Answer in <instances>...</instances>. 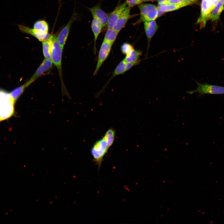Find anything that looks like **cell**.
<instances>
[{"label": "cell", "instance_id": "19", "mask_svg": "<svg viewBox=\"0 0 224 224\" xmlns=\"http://www.w3.org/2000/svg\"><path fill=\"white\" fill-rule=\"evenodd\" d=\"M142 54L141 51L134 49L125 55L124 59L126 62H140V58Z\"/></svg>", "mask_w": 224, "mask_h": 224}, {"label": "cell", "instance_id": "17", "mask_svg": "<svg viewBox=\"0 0 224 224\" xmlns=\"http://www.w3.org/2000/svg\"><path fill=\"white\" fill-rule=\"evenodd\" d=\"M54 36V35H51L48 39L42 42L43 52L45 58L51 59Z\"/></svg>", "mask_w": 224, "mask_h": 224}, {"label": "cell", "instance_id": "12", "mask_svg": "<svg viewBox=\"0 0 224 224\" xmlns=\"http://www.w3.org/2000/svg\"><path fill=\"white\" fill-rule=\"evenodd\" d=\"M130 8L127 7L123 10L113 28L118 32L119 33L131 17L130 14Z\"/></svg>", "mask_w": 224, "mask_h": 224}, {"label": "cell", "instance_id": "5", "mask_svg": "<svg viewBox=\"0 0 224 224\" xmlns=\"http://www.w3.org/2000/svg\"><path fill=\"white\" fill-rule=\"evenodd\" d=\"M197 85L196 89L187 92L189 95L197 92L199 96L205 94L220 95L224 94V87L213 85L207 83H201L196 82Z\"/></svg>", "mask_w": 224, "mask_h": 224}, {"label": "cell", "instance_id": "15", "mask_svg": "<svg viewBox=\"0 0 224 224\" xmlns=\"http://www.w3.org/2000/svg\"><path fill=\"white\" fill-rule=\"evenodd\" d=\"M91 27L94 36V51L95 55L97 51L96 42L99 35L102 31L103 27L100 21L93 16L91 23Z\"/></svg>", "mask_w": 224, "mask_h": 224}, {"label": "cell", "instance_id": "6", "mask_svg": "<svg viewBox=\"0 0 224 224\" xmlns=\"http://www.w3.org/2000/svg\"><path fill=\"white\" fill-rule=\"evenodd\" d=\"M113 44L103 40L98 53L96 65L93 73V76L96 75L105 61L109 57Z\"/></svg>", "mask_w": 224, "mask_h": 224}, {"label": "cell", "instance_id": "11", "mask_svg": "<svg viewBox=\"0 0 224 224\" xmlns=\"http://www.w3.org/2000/svg\"><path fill=\"white\" fill-rule=\"evenodd\" d=\"M88 9L92 16L95 17L100 21L103 28L107 26L109 15L101 9L100 5L97 4Z\"/></svg>", "mask_w": 224, "mask_h": 224}, {"label": "cell", "instance_id": "30", "mask_svg": "<svg viewBox=\"0 0 224 224\" xmlns=\"http://www.w3.org/2000/svg\"><path fill=\"white\" fill-rule=\"evenodd\" d=\"M184 1L190 2L193 3L196 2L198 0H183Z\"/></svg>", "mask_w": 224, "mask_h": 224}, {"label": "cell", "instance_id": "20", "mask_svg": "<svg viewBox=\"0 0 224 224\" xmlns=\"http://www.w3.org/2000/svg\"><path fill=\"white\" fill-rule=\"evenodd\" d=\"M115 130L112 128L108 129L103 137L108 147L109 148L113 145L115 136Z\"/></svg>", "mask_w": 224, "mask_h": 224}, {"label": "cell", "instance_id": "3", "mask_svg": "<svg viewBox=\"0 0 224 224\" xmlns=\"http://www.w3.org/2000/svg\"><path fill=\"white\" fill-rule=\"evenodd\" d=\"M140 11V18L134 25L141 22L155 20L158 17L159 11L155 5L149 3H141L138 6Z\"/></svg>", "mask_w": 224, "mask_h": 224}, {"label": "cell", "instance_id": "4", "mask_svg": "<svg viewBox=\"0 0 224 224\" xmlns=\"http://www.w3.org/2000/svg\"><path fill=\"white\" fill-rule=\"evenodd\" d=\"M109 149L103 138L96 141L91 147V152L93 161L99 167H100L103 157Z\"/></svg>", "mask_w": 224, "mask_h": 224}, {"label": "cell", "instance_id": "18", "mask_svg": "<svg viewBox=\"0 0 224 224\" xmlns=\"http://www.w3.org/2000/svg\"><path fill=\"white\" fill-rule=\"evenodd\" d=\"M126 62L124 60V59H123V60L120 62V63L118 64L113 72L112 75L111 77L104 86L103 89L101 90V91H100V93L102 91L105 89V88L107 86V85L110 81L114 77L118 75L123 74L126 72Z\"/></svg>", "mask_w": 224, "mask_h": 224}, {"label": "cell", "instance_id": "21", "mask_svg": "<svg viewBox=\"0 0 224 224\" xmlns=\"http://www.w3.org/2000/svg\"><path fill=\"white\" fill-rule=\"evenodd\" d=\"M119 33L113 28L107 27L103 40L113 44Z\"/></svg>", "mask_w": 224, "mask_h": 224}, {"label": "cell", "instance_id": "9", "mask_svg": "<svg viewBox=\"0 0 224 224\" xmlns=\"http://www.w3.org/2000/svg\"><path fill=\"white\" fill-rule=\"evenodd\" d=\"M213 9L207 0H202L201 15L197 21V23L200 24L201 28L205 26L206 21L209 18L211 12Z\"/></svg>", "mask_w": 224, "mask_h": 224}, {"label": "cell", "instance_id": "10", "mask_svg": "<svg viewBox=\"0 0 224 224\" xmlns=\"http://www.w3.org/2000/svg\"><path fill=\"white\" fill-rule=\"evenodd\" d=\"M18 26L21 31L31 35L41 42L48 39L51 35L49 33L41 32L26 26L18 25Z\"/></svg>", "mask_w": 224, "mask_h": 224}, {"label": "cell", "instance_id": "16", "mask_svg": "<svg viewBox=\"0 0 224 224\" xmlns=\"http://www.w3.org/2000/svg\"><path fill=\"white\" fill-rule=\"evenodd\" d=\"M192 4L193 3L190 2H184L176 4H158L157 7L160 12L165 13L176 10Z\"/></svg>", "mask_w": 224, "mask_h": 224}, {"label": "cell", "instance_id": "2", "mask_svg": "<svg viewBox=\"0 0 224 224\" xmlns=\"http://www.w3.org/2000/svg\"><path fill=\"white\" fill-rule=\"evenodd\" d=\"M63 49H61L57 39V36L54 35L53 44L51 60L53 64L56 67L59 74L63 94L68 95L66 92V90L63 84V79L62 67V58Z\"/></svg>", "mask_w": 224, "mask_h": 224}, {"label": "cell", "instance_id": "33", "mask_svg": "<svg viewBox=\"0 0 224 224\" xmlns=\"http://www.w3.org/2000/svg\"><path fill=\"white\" fill-rule=\"evenodd\" d=\"M0 121H1V120H0Z\"/></svg>", "mask_w": 224, "mask_h": 224}, {"label": "cell", "instance_id": "13", "mask_svg": "<svg viewBox=\"0 0 224 224\" xmlns=\"http://www.w3.org/2000/svg\"><path fill=\"white\" fill-rule=\"evenodd\" d=\"M144 29L147 39V45L146 55L147 56L152 38L156 31L158 26L155 20L144 22Z\"/></svg>", "mask_w": 224, "mask_h": 224}, {"label": "cell", "instance_id": "8", "mask_svg": "<svg viewBox=\"0 0 224 224\" xmlns=\"http://www.w3.org/2000/svg\"><path fill=\"white\" fill-rule=\"evenodd\" d=\"M50 59L45 58L30 79L26 82L28 86L41 75L50 69L53 65Z\"/></svg>", "mask_w": 224, "mask_h": 224}, {"label": "cell", "instance_id": "31", "mask_svg": "<svg viewBox=\"0 0 224 224\" xmlns=\"http://www.w3.org/2000/svg\"><path fill=\"white\" fill-rule=\"evenodd\" d=\"M157 0H142V2H146L150 1H156Z\"/></svg>", "mask_w": 224, "mask_h": 224}, {"label": "cell", "instance_id": "29", "mask_svg": "<svg viewBox=\"0 0 224 224\" xmlns=\"http://www.w3.org/2000/svg\"><path fill=\"white\" fill-rule=\"evenodd\" d=\"M168 0H158V4H165Z\"/></svg>", "mask_w": 224, "mask_h": 224}, {"label": "cell", "instance_id": "24", "mask_svg": "<svg viewBox=\"0 0 224 224\" xmlns=\"http://www.w3.org/2000/svg\"><path fill=\"white\" fill-rule=\"evenodd\" d=\"M27 87V86L25 83L14 90L9 93L11 97L15 102L22 94L25 89Z\"/></svg>", "mask_w": 224, "mask_h": 224}, {"label": "cell", "instance_id": "14", "mask_svg": "<svg viewBox=\"0 0 224 224\" xmlns=\"http://www.w3.org/2000/svg\"><path fill=\"white\" fill-rule=\"evenodd\" d=\"M127 7L125 2L118 5L109 14L107 27L113 28L123 10Z\"/></svg>", "mask_w": 224, "mask_h": 224}, {"label": "cell", "instance_id": "25", "mask_svg": "<svg viewBox=\"0 0 224 224\" xmlns=\"http://www.w3.org/2000/svg\"><path fill=\"white\" fill-rule=\"evenodd\" d=\"M134 49L132 44L128 42L123 43L120 48L122 53L125 55Z\"/></svg>", "mask_w": 224, "mask_h": 224}, {"label": "cell", "instance_id": "32", "mask_svg": "<svg viewBox=\"0 0 224 224\" xmlns=\"http://www.w3.org/2000/svg\"><path fill=\"white\" fill-rule=\"evenodd\" d=\"M120 1H121V0H119V2H120Z\"/></svg>", "mask_w": 224, "mask_h": 224}, {"label": "cell", "instance_id": "1", "mask_svg": "<svg viewBox=\"0 0 224 224\" xmlns=\"http://www.w3.org/2000/svg\"><path fill=\"white\" fill-rule=\"evenodd\" d=\"M15 103L9 93L0 90V120L7 119L13 114Z\"/></svg>", "mask_w": 224, "mask_h": 224}, {"label": "cell", "instance_id": "22", "mask_svg": "<svg viewBox=\"0 0 224 224\" xmlns=\"http://www.w3.org/2000/svg\"><path fill=\"white\" fill-rule=\"evenodd\" d=\"M224 9V0H220L217 6L210 14L209 18L212 20H217L221 13Z\"/></svg>", "mask_w": 224, "mask_h": 224}, {"label": "cell", "instance_id": "23", "mask_svg": "<svg viewBox=\"0 0 224 224\" xmlns=\"http://www.w3.org/2000/svg\"><path fill=\"white\" fill-rule=\"evenodd\" d=\"M33 28L38 31L45 33H49V26L44 20H38L34 24Z\"/></svg>", "mask_w": 224, "mask_h": 224}, {"label": "cell", "instance_id": "27", "mask_svg": "<svg viewBox=\"0 0 224 224\" xmlns=\"http://www.w3.org/2000/svg\"><path fill=\"white\" fill-rule=\"evenodd\" d=\"M184 1L183 0H168L165 4H176L183 2Z\"/></svg>", "mask_w": 224, "mask_h": 224}, {"label": "cell", "instance_id": "28", "mask_svg": "<svg viewBox=\"0 0 224 224\" xmlns=\"http://www.w3.org/2000/svg\"><path fill=\"white\" fill-rule=\"evenodd\" d=\"M210 4L214 8L217 4L219 0H207Z\"/></svg>", "mask_w": 224, "mask_h": 224}, {"label": "cell", "instance_id": "7", "mask_svg": "<svg viewBox=\"0 0 224 224\" xmlns=\"http://www.w3.org/2000/svg\"><path fill=\"white\" fill-rule=\"evenodd\" d=\"M77 18V14L74 12L67 24L63 28L57 35V40L63 50L70 32L72 25Z\"/></svg>", "mask_w": 224, "mask_h": 224}, {"label": "cell", "instance_id": "26", "mask_svg": "<svg viewBox=\"0 0 224 224\" xmlns=\"http://www.w3.org/2000/svg\"><path fill=\"white\" fill-rule=\"evenodd\" d=\"M125 2L127 7L130 8L138 5L142 2V0H126Z\"/></svg>", "mask_w": 224, "mask_h": 224}]
</instances>
